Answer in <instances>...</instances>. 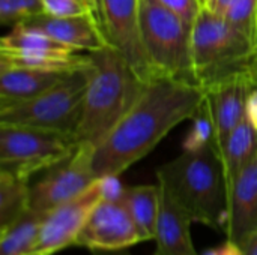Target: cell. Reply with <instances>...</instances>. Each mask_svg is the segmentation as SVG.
<instances>
[{"instance_id":"1","label":"cell","mask_w":257,"mask_h":255,"mask_svg":"<svg viewBox=\"0 0 257 255\" xmlns=\"http://www.w3.org/2000/svg\"><path fill=\"white\" fill-rule=\"evenodd\" d=\"M205 92L188 80L157 77L146 83L140 98L93 150L96 179L120 176L148 156L182 122L193 119Z\"/></svg>"},{"instance_id":"2","label":"cell","mask_w":257,"mask_h":255,"mask_svg":"<svg viewBox=\"0 0 257 255\" xmlns=\"http://www.w3.org/2000/svg\"><path fill=\"white\" fill-rule=\"evenodd\" d=\"M89 83L75 138L98 146L140 98L146 83L113 45L89 53Z\"/></svg>"},{"instance_id":"3","label":"cell","mask_w":257,"mask_h":255,"mask_svg":"<svg viewBox=\"0 0 257 255\" xmlns=\"http://www.w3.org/2000/svg\"><path fill=\"white\" fill-rule=\"evenodd\" d=\"M158 183L187 210L194 222L226 233L229 188L221 156L214 144L184 150L157 170Z\"/></svg>"},{"instance_id":"4","label":"cell","mask_w":257,"mask_h":255,"mask_svg":"<svg viewBox=\"0 0 257 255\" xmlns=\"http://www.w3.org/2000/svg\"><path fill=\"white\" fill-rule=\"evenodd\" d=\"M191 47L194 81L202 90L238 78L257 83V42L224 15L203 6L193 24Z\"/></svg>"},{"instance_id":"5","label":"cell","mask_w":257,"mask_h":255,"mask_svg":"<svg viewBox=\"0 0 257 255\" xmlns=\"http://www.w3.org/2000/svg\"><path fill=\"white\" fill-rule=\"evenodd\" d=\"M89 68L71 72L59 84L35 98L0 104V123L30 126L75 137L83 114Z\"/></svg>"},{"instance_id":"6","label":"cell","mask_w":257,"mask_h":255,"mask_svg":"<svg viewBox=\"0 0 257 255\" xmlns=\"http://www.w3.org/2000/svg\"><path fill=\"white\" fill-rule=\"evenodd\" d=\"M140 33L155 72L194 81L193 26L157 0H140Z\"/></svg>"},{"instance_id":"7","label":"cell","mask_w":257,"mask_h":255,"mask_svg":"<svg viewBox=\"0 0 257 255\" xmlns=\"http://www.w3.org/2000/svg\"><path fill=\"white\" fill-rule=\"evenodd\" d=\"M77 146L72 135L0 123V170L29 180L65 161Z\"/></svg>"},{"instance_id":"8","label":"cell","mask_w":257,"mask_h":255,"mask_svg":"<svg viewBox=\"0 0 257 255\" xmlns=\"http://www.w3.org/2000/svg\"><path fill=\"white\" fill-rule=\"evenodd\" d=\"M93 150L95 147L92 144L80 143L71 156L48 168L30 186V209L47 213L89 189L98 180L93 171Z\"/></svg>"},{"instance_id":"9","label":"cell","mask_w":257,"mask_h":255,"mask_svg":"<svg viewBox=\"0 0 257 255\" xmlns=\"http://www.w3.org/2000/svg\"><path fill=\"white\" fill-rule=\"evenodd\" d=\"M102 200L99 179L83 194L44 213L32 255H54L74 245L95 206Z\"/></svg>"},{"instance_id":"10","label":"cell","mask_w":257,"mask_h":255,"mask_svg":"<svg viewBox=\"0 0 257 255\" xmlns=\"http://www.w3.org/2000/svg\"><path fill=\"white\" fill-rule=\"evenodd\" d=\"M140 242L143 237L125 203L101 200L78 233L74 246L90 251H119Z\"/></svg>"},{"instance_id":"11","label":"cell","mask_w":257,"mask_h":255,"mask_svg":"<svg viewBox=\"0 0 257 255\" xmlns=\"http://www.w3.org/2000/svg\"><path fill=\"white\" fill-rule=\"evenodd\" d=\"M104 30L111 42L130 62L137 75L149 83L157 77L143 47L140 33V0H102Z\"/></svg>"},{"instance_id":"12","label":"cell","mask_w":257,"mask_h":255,"mask_svg":"<svg viewBox=\"0 0 257 255\" xmlns=\"http://www.w3.org/2000/svg\"><path fill=\"white\" fill-rule=\"evenodd\" d=\"M257 83L238 78L205 89V107L214 126V147L221 150L230 134L245 117V107L250 92Z\"/></svg>"},{"instance_id":"13","label":"cell","mask_w":257,"mask_h":255,"mask_svg":"<svg viewBox=\"0 0 257 255\" xmlns=\"http://www.w3.org/2000/svg\"><path fill=\"white\" fill-rule=\"evenodd\" d=\"M257 234V155L236 179L229 195L227 240L245 251Z\"/></svg>"},{"instance_id":"14","label":"cell","mask_w":257,"mask_h":255,"mask_svg":"<svg viewBox=\"0 0 257 255\" xmlns=\"http://www.w3.org/2000/svg\"><path fill=\"white\" fill-rule=\"evenodd\" d=\"M24 24L42 30L74 51L93 53L111 45L104 29L92 17H54L41 14Z\"/></svg>"},{"instance_id":"15","label":"cell","mask_w":257,"mask_h":255,"mask_svg":"<svg viewBox=\"0 0 257 255\" xmlns=\"http://www.w3.org/2000/svg\"><path fill=\"white\" fill-rule=\"evenodd\" d=\"M158 183V182H157ZM160 186V210L157 219V251L154 255H199L194 249L190 227L194 222L169 189Z\"/></svg>"},{"instance_id":"16","label":"cell","mask_w":257,"mask_h":255,"mask_svg":"<svg viewBox=\"0 0 257 255\" xmlns=\"http://www.w3.org/2000/svg\"><path fill=\"white\" fill-rule=\"evenodd\" d=\"M74 71L0 66V104L35 98L59 84Z\"/></svg>"},{"instance_id":"17","label":"cell","mask_w":257,"mask_h":255,"mask_svg":"<svg viewBox=\"0 0 257 255\" xmlns=\"http://www.w3.org/2000/svg\"><path fill=\"white\" fill-rule=\"evenodd\" d=\"M256 155L257 129L250 123V120L245 116L220 150L224 176L229 188V195L236 179L251 164Z\"/></svg>"},{"instance_id":"18","label":"cell","mask_w":257,"mask_h":255,"mask_svg":"<svg viewBox=\"0 0 257 255\" xmlns=\"http://www.w3.org/2000/svg\"><path fill=\"white\" fill-rule=\"evenodd\" d=\"M122 201L133 216L143 242L154 240L157 233V219L160 210V186L139 185L125 189Z\"/></svg>"},{"instance_id":"19","label":"cell","mask_w":257,"mask_h":255,"mask_svg":"<svg viewBox=\"0 0 257 255\" xmlns=\"http://www.w3.org/2000/svg\"><path fill=\"white\" fill-rule=\"evenodd\" d=\"M2 51H17L29 54H63V53H78L56 41L50 35L30 27L24 23L14 26V29L2 38Z\"/></svg>"},{"instance_id":"20","label":"cell","mask_w":257,"mask_h":255,"mask_svg":"<svg viewBox=\"0 0 257 255\" xmlns=\"http://www.w3.org/2000/svg\"><path fill=\"white\" fill-rule=\"evenodd\" d=\"M44 213L29 209L17 221L0 230V255H32Z\"/></svg>"},{"instance_id":"21","label":"cell","mask_w":257,"mask_h":255,"mask_svg":"<svg viewBox=\"0 0 257 255\" xmlns=\"http://www.w3.org/2000/svg\"><path fill=\"white\" fill-rule=\"evenodd\" d=\"M29 180L0 170V230L24 215L30 206Z\"/></svg>"},{"instance_id":"22","label":"cell","mask_w":257,"mask_h":255,"mask_svg":"<svg viewBox=\"0 0 257 255\" xmlns=\"http://www.w3.org/2000/svg\"><path fill=\"white\" fill-rule=\"evenodd\" d=\"M44 14L42 0H0V23L17 26Z\"/></svg>"},{"instance_id":"23","label":"cell","mask_w":257,"mask_h":255,"mask_svg":"<svg viewBox=\"0 0 257 255\" xmlns=\"http://www.w3.org/2000/svg\"><path fill=\"white\" fill-rule=\"evenodd\" d=\"M214 144V126L209 113L205 107V101L193 117V125L184 138V150H199L205 146Z\"/></svg>"},{"instance_id":"24","label":"cell","mask_w":257,"mask_h":255,"mask_svg":"<svg viewBox=\"0 0 257 255\" xmlns=\"http://www.w3.org/2000/svg\"><path fill=\"white\" fill-rule=\"evenodd\" d=\"M257 0H233L226 11L224 17L245 35L256 41L254 23H256Z\"/></svg>"},{"instance_id":"25","label":"cell","mask_w":257,"mask_h":255,"mask_svg":"<svg viewBox=\"0 0 257 255\" xmlns=\"http://www.w3.org/2000/svg\"><path fill=\"white\" fill-rule=\"evenodd\" d=\"M42 5H44V12L48 15H54V17H92L96 20L95 12H93V9L87 0H42Z\"/></svg>"},{"instance_id":"26","label":"cell","mask_w":257,"mask_h":255,"mask_svg":"<svg viewBox=\"0 0 257 255\" xmlns=\"http://www.w3.org/2000/svg\"><path fill=\"white\" fill-rule=\"evenodd\" d=\"M157 2L161 3L164 8L170 9L172 12H175L178 17H181L185 23L191 26L196 23L197 17L200 15L205 6L202 0H157Z\"/></svg>"},{"instance_id":"27","label":"cell","mask_w":257,"mask_h":255,"mask_svg":"<svg viewBox=\"0 0 257 255\" xmlns=\"http://www.w3.org/2000/svg\"><path fill=\"white\" fill-rule=\"evenodd\" d=\"M101 191H102V200H111V201H120L125 194V186L120 183L119 176H104L99 177Z\"/></svg>"},{"instance_id":"28","label":"cell","mask_w":257,"mask_h":255,"mask_svg":"<svg viewBox=\"0 0 257 255\" xmlns=\"http://www.w3.org/2000/svg\"><path fill=\"white\" fill-rule=\"evenodd\" d=\"M203 255H245V252L236 243L227 240L221 246L214 248V249H209V251H206Z\"/></svg>"},{"instance_id":"29","label":"cell","mask_w":257,"mask_h":255,"mask_svg":"<svg viewBox=\"0 0 257 255\" xmlns=\"http://www.w3.org/2000/svg\"><path fill=\"white\" fill-rule=\"evenodd\" d=\"M245 116L250 120V123L257 129V87H254L247 99V107H245Z\"/></svg>"},{"instance_id":"30","label":"cell","mask_w":257,"mask_h":255,"mask_svg":"<svg viewBox=\"0 0 257 255\" xmlns=\"http://www.w3.org/2000/svg\"><path fill=\"white\" fill-rule=\"evenodd\" d=\"M232 2L233 0H208V3L205 6L208 9H211L212 12L218 14V15H224Z\"/></svg>"},{"instance_id":"31","label":"cell","mask_w":257,"mask_h":255,"mask_svg":"<svg viewBox=\"0 0 257 255\" xmlns=\"http://www.w3.org/2000/svg\"><path fill=\"white\" fill-rule=\"evenodd\" d=\"M89 5L92 6L93 12H95V17L99 23V26L104 29V15H102V0H87ZM105 32V30H104ZM107 35V33H105Z\"/></svg>"},{"instance_id":"32","label":"cell","mask_w":257,"mask_h":255,"mask_svg":"<svg viewBox=\"0 0 257 255\" xmlns=\"http://www.w3.org/2000/svg\"><path fill=\"white\" fill-rule=\"evenodd\" d=\"M92 255H133L126 249H119V251H92Z\"/></svg>"},{"instance_id":"33","label":"cell","mask_w":257,"mask_h":255,"mask_svg":"<svg viewBox=\"0 0 257 255\" xmlns=\"http://www.w3.org/2000/svg\"><path fill=\"white\" fill-rule=\"evenodd\" d=\"M245 255H257V234L251 239V242L248 243V246L245 248Z\"/></svg>"},{"instance_id":"34","label":"cell","mask_w":257,"mask_h":255,"mask_svg":"<svg viewBox=\"0 0 257 255\" xmlns=\"http://www.w3.org/2000/svg\"><path fill=\"white\" fill-rule=\"evenodd\" d=\"M254 35H256V42H257V14H256V23H254Z\"/></svg>"},{"instance_id":"35","label":"cell","mask_w":257,"mask_h":255,"mask_svg":"<svg viewBox=\"0 0 257 255\" xmlns=\"http://www.w3.org/2000/svg\"><path fill=\"white\" fill-rule=\"evenodd\" d=\"M202 3H203V5H206V3H208V0H202Z\"/></svg>"}]
</instances>
